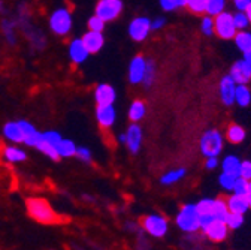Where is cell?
Returning <instances> with one entry per match:
<instances>
[{"label": "cell", "instance_id": "cell-1", "mask_svg": "<svg viewBox=\"0 0 251 250\" xmlns=\"http://www.w3.org/2000/svg\"><path fill=\"white\" fill-rule=\"evenodd\" d=\"M25 208L28 216L42 225H60L65 222V219L55 213V210L44 198H28L25 201Z\"/></svg>", "mask_w": 251, "mask_h": 250}, {"label": "cell", "instance_id": "cell-2", "mask_svg": "<svg viewBox=\"0 0 251 250\" xmlns=\"http://www.w3.org/2000/svg\"><path fill=\"white\" fill-rule=\"evenodd\" d=\"M48 26L55 36H60V38L69 36V33L72 32V26H74V18H72V12L69 11V8L60 6L54 9L50 14Z\"/></svg>", "mask_w": 251, "mask_h": 250}, {"label": "cell", "instance_id": "cell-3", "mask_svg": "<svg viewBox=\"0 0 251 250\" xmlns=\"http://www.w3.org/2000/svg\"><path fill=\"white\" fill-rule=\"evenodd\" d=\"M225 147L223 134L218 129H208L199 139V148L205 158H218Z\"/></svg>", "mask_w": 251, "mask_h": 250}, {"label": "cell", "instance_id": "cell-4", "mask_svg": "<svg viewBox=\"0 0 251 250\" xmlns=\"http://www.w3.org/2000/svg\"><path fill=\"white\" fill-rule=\"evenodd\" d=\"M196 204H185L176 214V225L185 232H196L201 229V219Z\"/></svg>", "mask_w": 251, "mask_h": 250}, {"label": "cell", "instance_id": "cell-5", "mask_svg": "<svg viewBox=\"0 0 251 250\" xmlns=\"http://www.w3.org/2000/svg\"><path fill=\"white\" fill-rule=\"evenodd\" d=\"M214 24H215V35L223 41H230L238 33V28L233 21V14L229 11H225L214 17Z\"/></svg>", "mask_w": 251, "mask_h": 250}, {"label": "cell", "instance_id": "cell-6", "mask_svg": "<svg viewBox=\"0 0 251 250\" xmlns=\"http://www.w3.org/2000/svg\"><path fill=\"white\" fill-rule=\"evenodd\" d=\"M141 226L145 229V232H148L151 237L155 238H162L168 234L169 225L168 221L160 216V214H147L141 217Z\"/></svg>", "mask_w": 251, "mask_h": 250}, {"label": "cell", "instance_id": "cell-7", "mask_svg": "<svg viewBox=\"0 0 251 250\" xmlns=\"http://www.w3.org/2000/svg\"><path fill=\"white\" fill-rule=\"evenodd\" d=\"M123 12V0H98L94 14L106 23L115 21Z\"/></svg>", "mask_w": 251, "mask_h": 250}, {"label": "cell", "instance_id": "cell-8", "mask_svg": "<svg viewBox=\"0 0 251 250\" xmlns=\"http://www.w3.org/2000/svg\"><path fill=\"white\" fill-rule=\"evenodd\" d=\"M129 36L132 41L135 42H144L150 33H151V20L148 17H135L130 23H129Z\"/></svg>", "mask_w": 251, "mask_h": 250}, {"label": "cell", "instance_id": "cell-9", "mask_svg": "<svg viewBox=\"0 0 251 250\" xmlns=\"http://www.w3.org/2000/svg\"><path fill=\"white\" fill-rule=\"evenodd\" d=\"M236 85L238 84L235 83V80L229 74L222 77V80H220V83H218V95H220V101H222L223 105L232 107L235 104Z\"/></svg>", "mask_w": 251, "mask_h": 250}, {"label": "cell", "instance_id": "cell-10", "mask_svg": "<svg viewBox=\"0 0 251 250\" xmlns=\"http://www.w3.org/2000/svg\"><path fill=\"white\" fill-rule=\"evenodd\" d=\"M94 117L99 124V128L108 131L111 129L117 121V111L114 105H96L94 110Z\"/></svg>", "mask_w": 251, "mask_h": 250}, {"label": "cell", "instance_id": "cell-11", "mask_svg": "<svg viewBox=\"0 0 251 250\" xmlns=\"http://www.w3.org/2000/svg\"><path fill=\"white\" fill-rule=\"evenodd\" d=\"M145 68H147V58L144 56L138 54V56H135L130 60L129 69H127V78H129V83L132 85L142 84L144 74H145Z\"/></svg>", "mask_w": 251, "mask_h": 250}, {"label": "cell", "instance_id": "cell-12", "mask_svg": "<svg viewBox=\"0 0 251 250\" xmlns=\"http://www.w3.org/2000/svg\"><path fill=\"white\" fill-rule=\"evenodd\" d=\"M93 98L96 105H114L117 101V90L108 83H100L94 88Z\"/></svg>", "mask_w": 251, "mask_h": 250}, {"label": "cell", "instance_id": "cell-13", "mask_svg": "<svg viewBox=\"0 0 251 250\" xmlns=\"http://www.w3.org/2000/svg\"><path fill=\"white\" fill-rule=\"evenodd\" d=\"M126 147L127 150L132 153V154H138L141 147H142V138H144V134H142V128L139 126L138 123H130V126L126 129Z\"/></svg>", "mask_w": 251, "mask_h": 250}, {"label": "cell", "instance_id": "cell-14", "mask_svg": "<svg viewBox=\"0 0 251 250\" xmlns=\"http://www.w3.org/2000/svg\"><path fill=\"white\" fill-rule=\"evenodd\" d=\"M68 56L74 65H82L90 57V51L87 50L81 38H75L68 45Z\"/></svg>", "mask_w": 251, "mask_h": 250}, {"label": "cell", "instance_id": "cell-15", "mask_svg": "<svg viewBox=\"0 0 251 250\" xmlns=\"http://www.w3.org/2000/svg\"><path fill=\"white\" fill-rule=\"evenodd\" d=\"M229 75L235 80L236 84H248L251 81V65L245 58H239L230 66Z\"/></svg>", "mask_w": 251, "mask_h": 250}, {"label": "cell", "instance_id": "cell-16", "mask_svg": "<svg viewBox=\"0 0 251 250\" xmlns=\"http://www.w3.org/2000/svg\"><path fill=\"white\" fill-rule=\"evenodd\" d=\"M81 39L85 44L90 54H96L105 47L103 32H91V30H87V32L81 36Z\"/></svg>", "mask_w": 251, "mask_h": 250}, {"label": "cell", "instance_id": "cell-17", "mask_svg": "<svg viewBox=\"0 0 251 250\" xmlns=\"http://www.w3.org/2000/svg\"><path fill=\"white\" fill-rule=\"evenodd\" d=\"M203 232L211 241L220 243L227 237V223L215 219V221H212L206 228H203Z\"/></svg>", "mask_w": 251, "mask_h": 250}, {"label": "cell", "instance_id": "cell-18", "mask_svg": "<svg viewBox=\"0 0 251 250\" xmlns=\"http://www.w3.org/2000/svg\"><path fill=\"white\" fill-rule=\"evenodd\" d=\"M3 137L12 144H24V132L18 121H8L2 128Z\"/></svg>", "mask_w": 251, "mask_h": 250}, {"label": "cell", "instance_id": "cell-19", "mask_svg": "<svg viewBox=\"0 0 251 250\" xmlns=\"http://www.w3.org/2000/svg\"><path fill=\"white\" fill-rule=\"evenodd\" d=\"M0 158L8 164H20L27 159V153L23 148H20L18 145H5L2 148Z\"/></svg>", "mask_w": 251, "mask_h": 250}, {"label": "cell", "instance_id": "cell-20", "mask_svg": "<svg viewBox=\"0 0 251 250\" xmlns=\"http://www.w3.org/2000/svg\"><path fill=\"white\" fill-rule=\"evenodd\" d=\"M227 207H229V211L230 213H238V214H245L248 210H250V204H248V199L247 196H242V195H230L227 199Z\"/></svg>", "mask_w": 251, "mask_h": 250}, {"label": "cell", "instance_id": "cell-21", "mask_svg": "<svg viewBox=\"0 0 251 250\" xmlns=\"http://www.w3.org/2000/svg\"><path fill=\"white\" fill-rule=\"evenodd\" d=\"M127 115L132 123H139L147 115V104L141 99H135L129 107Z\"/></svg>", "mask_w": 251, "mask_h": 250}, {"label": "cell", "instance_id": "cell-22", "mask_svg": "<svg viewBox=\"0 0 251 250\" xmlns=\"http://www.w3.org/2000/svg\"><path fill=\"white\" fill-rule=\"evenodd\" d=\"M245 137H247L245 129L238 123L229 124L227 129H226V138L230 144H241V142H244Z\"/></svg>", "mask_w": 251, "mask_h": 250}, {"label": "cell", "instance_id": "cell-23", "mask_svg": "<svg viewBox=\"0 0 251 250\" xmlns=\"http://www.w3.org/2000/svg\"><path fill=\"white\" fill-rule=\"evenodd\" d=\"M241 162H242V161L238 158V156H235V154H227L226 158H223V161H222V171L239 177Z\"/></svg>", "mask_w": 251, "mask_h": 250}, {"label": "cell", "instance_id": "cell-24", "mask_svg": "<svg viewBox=\"0 0 251 250\" xmlns=\"http://www.w3.org/2000/svg\"><path fill=\"white\" fill-rule=\"evenodd\" d=\"M76 150L78 145L72 139H66V138H63L57 145V153L60 158H75Z\"/></svg>", "mask_w": 251, "mask_h": 250}, {"label": "cell", "instance_id": "cell-25", "mask_svg": "<svg viewBox=\"0 0 251 250\" xmlns=\"http://www.w3.org/2000/svg\"><path fill=\"white\" fill-rule=\"evenodd\" d=\"M155 80H157V63L152 58H147V68H145L142 84L145 88H151L154 85Z\"/></svg>", "mask_w": 251, "mask_h": 250}, {"label": "cell", "instance_id": "cell-26", "mask_svg": "<svg viewBox=\"0 0 251 250\" xmlns=\"http://www.w3.org/2000/svg\"><path fill=\"white\" fill-rule=\"evenodd\" d=\"M235 104L242 107V108H245L251 104V90L247 84H238L236 85Z\"/></svg>", "mask_w": 251, "mask_h": 250}, {"label": "cell", "instance_id": "cell-27", "mask_svg": "<svg viewBox=\"0 0 251 250\" xmlns=\"http://www.w3.org/2000/svg\"><path fill=\"white\" fill-rule=\"evenodd\" d=\"M236 48L244 54L251 50V32L250 30H239L233 38Z\"/></svg>", "mask_w": 251, "mask_h": 250}, {"label": "cell", "instance_id": "cell-28", "mask_svg": "<svg viewBox=\"0 0 251 250\" xmlns=\"http://www.w3.org/2000/svg\"><path fill=\"white\" fill-rule=\"evenodd\" d=\"M185 175H187L185 168H175V169H171L166 174H163L162 178H160V183L163 186H171V184H175V183L181 181Z\"/></svg>", "mask_w": 251, "mask_h": 250}, {"label": "cell", "instance_id": "cell-29", "mask_svg": "<svg viewBox=\"0 0 251 250\" xmlns=\"http://www.w3.org/2000/svg\"><path fill=\"white\" fill-rule=\"evenodd\" d=\"M227 6V0H206V15L217 17L218 14H222L226 11Z\"/></svg>", "mask_w": 251, "mask_h": 250}, {"label": "cell", "instance_id": "cell-30", "mask_svg": "<svg viewBox=\"0 0 251 250\" xmlns=\"http://www.w3.org/2000/svg\"><path fill=\"white\" fill-rule=\"evenodd\" d=\"M229 207H227V202L226 199L223 198H217L215 202H214V217L217 219V221H223L226 222V219L229 216Z\"/></svg>", "mask_w": 251, "mask_h": 250}, {"label": "cell", "instance_id": "cell-31", "mask_svg": "<svg viewBox=\"0 0 251 250\" xmlns=\"http://www.w3.org/2000/svg\"><path fill=\"white\" fill-rule=\"evenodd\" d=\"M238 180V175H233V174H229V172H223L218 175V184L222 186V189L227 191V192H232L233 187H235V183Z\"/></svg>", "mask_w": 251, "mask_h": 250}, {"label": "cell", "instance_id": "cell-32", "mask_svg": "<svg viewBox=\"0 0 251 250\" xmlns=\"http://www.w3.org/2000/svg\"><path fill=\"white\" fill-rule=\"evenodd\" d=\"M106 27V21H103L100 17H98L96 14L91 15L87 20V28L91 30V32H103Z\"/></svg>", "mask_w": 251, "mask_h": 250}, {"label": "cell", "instance_id": "cell-33", "mask_svg": "<svg viewBox=\"0 0 251 250\" xmlns=\"http://www.w3.org/2000/svg\"><path fill=\"white\" fill-rule=\"evenodd\" d=\"M185 8L195 15H202L206 11V0H187Z\"/></svg>", "mask_w": 251, "mask_h": 250}, {"label": "cell", "instance_id": "cell-34", "mask_svg": "<svg viewBox=\"0 0 251 250\" xmlns=\"http://www.w3.org/2000/svg\"><path fill=\"white\" fill-rule=\"evenodd\" d=\"M201 32L205 36H212L215 35V24H214V17L205 15L201 21Z\"/></svg>", "mask_w": 251, "mask_h": 250}, {"label": "cell", "instance_id": "cell-35", "mask_svg": "<svg viewBox=\"0 0 251 250\" xmlns=\"http://www.w3.org/2000/svg\"><path fill=\"white\" fill-rule=\"evenodd\" d=\"M233 21H235L238 32H239V30H247L250 27V20H248V17H247V14L244 11H236L233 14Z\"/></svg>", "mask_w": 251, "mask_h": 250}, {"label": "cell", "instance_id": "cell-36", "mask_svg": "<svg viewBox=\"0 0 251 250\" xmlns=\"http://www.w3.org/2000/svg\"><path fill=\"white\" fill-rule=\"evenodd\" d=\"M214 202H215V199H209V198L201 199L196 204L199 214H214Z\"/></svg>", "mask_w": 251, "mask_h": 250}, {"label": "cell", "instance_id": "cell-37", "mask_svg": "<svg viewBox=\"0 0 251 250\" xmlns=\"http://www.w3.org/2000/svg\"><path fill=\"white\" fill-rule=\"evenodd\" d=\"M227 228L230 229H238L242 226L244 223V214H238V213H229L227 219H226Z\"/></svg>", "mask_w": 251, "mask_h": 250}, {"label": "cell", "instance_id": "cell-38", "mask_svg": "<svg viewBox=\"0 0 251 250\" xmlns=\"http://www.w3.org/2000/svg\"><path fill=\"white\" fill-rule=\"evenodd\" d=\"M42 137H44V139H45L48 144H51V145H54V147H57L58 142L63 139L61 134L57 132V131H45V132H42Z\"/></svg>", "mask_w": 251, "mask_h": 250}, {"label": "cell", "instance_id": "cell-39", "mask_svg": "<svg viewBox=\"0 0 251 250\" xmlns=\"http://www.w3.org/2000/svg\"><path fill=\"white\" fill-rule=\"evenodd\" d=\"M248 184H250V181H248V180L238 177V180H236V183H235V187H233V191H232V192H233V194H236V195L247 196V192H248Z\"/></svg>", "mask_w": 251, "mask_h": 250}, {"label": "cell", "instance_id": "cell-40", "mask_svg": "<svg viewBox=\"0 0 251 250\" xmlns=\"http://www.w3.org/2000/svg\"><path fill=\"white\" fill-rule=\"evenodd\" d=\"M18 123H20V126H21V129L24 132V139L27 137H30V135H33V134L38 132L36 126H33V124H31L30 121H27V120H18Z\"/></svg>", "mask_w": 251, "mask_h": 250}, {"label": "cell", "instance_id": "cell-41", "mask_svg": "<svg viewBox=\"0 0 251 250\" xmlns=\"http://www.w3.org/2000/svg\"><path fill=\"white\" fill-rule=\"evenodd\" d=\"M75 158L81 159L82 162H91L93 156H91L90 148H87V147L81 145V147H78V150H76V156H75Z\"/></svg>", "mask_w": 251, "mask_h": 250}, {"label": "cell", "instance_id": "cell-42", "mask_svg": "<svg viewBox=\"0 0 251 250\" xmlns=\"http://www.w3.org/2000/svg\"><path fill=\"white\" fill-rule=\"evenodd\" d=\"M239 177L251 181V161H242L241 162V169H239Z\"/></svg>", "mask_w": 251, "mask_h": 250}, {"label": "cell", "instance_id": "cell-43", "mask_svg": "<svg viewBox=\"0 0 251 250\" xmlns=\"http://www.w3.org/2000/svg\"><path fill=\"white\" fill-rule=\"evenodd\" d=\"M166 18L165 17H155L154 20H151V32H159L166 26Z\"/></svg>", "mask_w": 251, "mask_h": 250}, {"label": "cell", "instance_id": "cell-44", "mask_svg": "<svg viewBox=\"0 0 251 250\" xmlns=\"http://www.w3.org/2000/svg\"><path fill=\"white\" fill-rule=\"evenodd\" d=\"M159 3H160V8L165 12H172V11L178 9L176 0H159Z\"/></svg>", "mask_w": 251, "mask_h": 250}, {"label": "cell", "instance_id": "cell-45", "mask_svg": "<svg viewBox=\"0 0 251 250\" xmlns=\"http://www.w3.org/2000/svg\"><path fill=\"white\" fill-rule=\"evenodd\" d=\"M232 3L236 11H247V8L251 5V0H232Z\"/></svg>", "mask_w": 251, "mask_h": 250}, {"label": "cell", "instance_id": "cell-46", "mask_svg": "<svg viewBox=\"0 0 251 250\" xmlns=\"http://www.w3.org/2000/svg\"><path fill=\"white\" fill-rule=\"evenodd\" d=\"M218 158H206V161H205V168L206 169H209V171H212V169H215L217 167H218Z\"/></svg>", "mask_w": 251, "mask_h": 250}, {"label": "cell", "instance_id": "cell-47", "mask_svg": "<svg viewBox=\"0 0 251 250\" xmlns=\"http://www.w3.org/2000/svg\"><path fill=\"white\" fill-rule=\"evenodd\" d=\"M242 58H245V60L248 61V63L251 65V50L247 51V53H244V54H242Z\"/></svg>", "mask_w": 251, "mask_h": 250}, {"label": "cell", "instance_id": "cell-48", "mask_svg": "<svg viewBox=\"0 0 251 250\" xmlns=\"http://www.w3.org/2000/svg\"><path fill=\"white\" fill-rule=\"evenodd\" d=\"M247 199H248V204H250V208H251V181L248 184V192H247Z\"/></svg>", "mask_w": 251, "mask_h": 250}, {"label": "cell", "instance_id": "cell-49", "mask_svg": "<svg viewBox=\"0 0 251 250\" xmlns=\"http://www.w3.org/2000/svg\"><path fill=\"white\" fill-rule=\"evenodd\" d=\"M178 8H185L187 6V0H176Z\"/></svg>", "mask_w": 251, "mask_h": 250}, {"label": "cell", "instance_id": "cell-50", "mask_svg": "<svg viewBox=\"0 0 251 250\" xmlns=\"http://www.w3.org/2000/svg\"><path fill=\"white\" fill-rule=\"evenodd\" d=\"M245 14H247V17H248V20H250V24H251V5H250V6L247 8Z\"/></svg>", "mask_w": 251, "mask_h": 250}, {"label": "cell", "instance_id": "cell-51", "mask_svg": "<svg viewBox=\"0 0 251 250\" xmlns=\"http://www.w3.org/2000/svg\"><path fill=\"white\" fill-rule=\"evenodd\" d=\"M118 141L123 142V144H126V134H121V135L118 137Z\"/></svg>", "mask_w": 251, "mask_h": 250}]
</instances>
